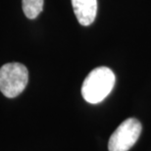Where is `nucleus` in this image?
<instances>
[{"instance_id": "nucleus-2", "label": "nucleus", "mask_w": 151, "mask_h": 151, "mask_svg": "<svg viewBox=\"0 0 151 151\" xmlns=\"http://www.w3.org/2000/svg\"><path fill=\"white\" fill-rule=\"evenodd\" d=\"M29 81V71L21 63H8L0 68V91L8 98L20 95Z\"/></svg>"}, {"instance_id": "nucleus-1", "label": "nucleus", "mask_w": 151, "mask_h": 151, "mask_svg": "<svg viewBox=\"0 0 151 151\" xmlns=\"http://www.w3.org/2000/svg\"><path fill=\"white\" fill-rule=\"evenodd\" d=\"M115 74L108 67L95 68L87 75L81 86L83 99L90 104L103 101L115 86Z\"/></svg>"}, {"instance_id": "nucleus-4", "label": "nucleus", "mask_w": 151, "mask_h": 151, "mask_svg": "<svg viewBox=\"0 0 151 151\" xmlns=\"http://www.w3.org/2000/svg\"><path fill=\"white\" fill-rule=\"evenodd\" d=\"M75 15L81 26H89L97 14V0H71Z\"/></svg>"}, {"instance_id": "nucleus-5", "label": "nucleus", "mask_w": 151, "mask_h": 151, "mask_svg": "<svg viewBox=\"0 0 151 151\" xmlns=\"http://www.w3.org/2000/svg\"><path fill=\"white\" fill-rule=\"evenodd\" d=\"M44 0H22L23 11L27 18L35 19L43 9Z\"/></svg>"}, {"instance_id": "nucleus-3", "label": "nucleus", "mask_w": 151, "mask_h": 151, "mask_svg": "<svg viewBox=\"0 0 151 151\" xmlns=\"http://www.w3.org/2000/svg\"><path fill=\"white\" fill-rule=\"evenodd\" d=\"M142 126L135 118L125 120L110 137L109 151H129L134 145L140 135Z\"/></svg>"}]
</instances>
